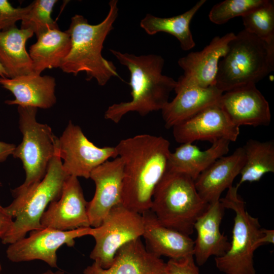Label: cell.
Returning <instances> with one entry per match:
<instances>
[{
	"label": "cell",
	"mask_w": 274,
	"mask_h": 274,
	"mask_svg": "<svg viewBox=\"0 0 274 274\" xmlns=\"http://www.w3.org/2000/svg\"><path fill=\"white\" fill-rule=\"evenodd\" d=\"M230 142L220 139L202 151L192 143L182 144L168 157L167 169L185 174L194 181L213 162L229 152Z\"/></svg>",
	"instance_id": "obj_23"
},
{
	"label": "cell",
	"mask_w": 274,
	"mask_h": 274,
	"mask_svg": "<svg viewBox=\"0 0 274 274\" xmlns=\"http://www.w3.org/2000/svg\"><path fill=\"white\" fill-rule=\"evenodd\" d=\"M0 85L15 97L5 101L9 105L47 109L56 102L55 79L51 76L32 73L12 79L0 77Z\"/></svg>",
	"instance_id": "obj_21"
},
{
	"label": "cell",
	"mask_w": 274,
	"mask_h": 274,
	"mask_svg": "<svg viewBox=\"0 0 274 274\" xmlns=\"http://www.w3.org/2000/svg\"><path fill=\"white\" fill-rule=\"evenodd\" d=\"M206 1L200 0L189 10L173 17L162 18L147 14L141 20L140 26L149 35H154L159 32L169 33L179 41L183 50H189L195 46L190 24Z\"/></svg>",
	"instance_id": "obj_26"
},
{
	"label": "cell",
	"mask_w": 274,
	"mask_h": 274,
	"mask_svg": "<svg viewBox=\"0 0 274 274\" xmlns=\"http://www.w3.org/2000/svg\"><path fill=\"white\" fill-rule=\"evenodd\" d=\"M87 205L78 178L67 176L60 197L43 213L41 226L62 231L91 227Z\"/></svg>",
	"instance_id": "obj_12"
},
{
	"label": "cell",
	"mask_w": 274,
	"mask_h": 274,
	"mask_svg": "<svg viewBox=\"0 0 274 274\" xmlns=\"http://www.w3.org/2000/svg\"><path fill=\"white\" fill-rule=\"evenodd\" d=\"M33 34L30 29L16 26L0 32V64L7 78L34 73L32 60L25 48L27 41Z\"/></svg>",
	"instance_id": "obj_24"
},
{
	"label": "cell",
	"mask_w": 274,
	"mask_h": 274,
	"mask_svg": "<svg viewBox=\"0 0 274 274\" xmlns=\"http://www.w3.org/2000/svg\"><path fill=\"white\" fill-rule=\"evenodd\" d=\"M263 235L258 241V245L260 246L265 244H272L274 243V230L263 228Z\"/></svg>",
	"instance_id": "obj_35"
},
{
	"label": "cell",
	"mask_w": 274,
	"mask_h": 274,
	"mask_svg": "<svg viewBox=\"0 0 274 274\" xmlns=\"http://www.w3.org/2000/svg\"><path fill=\"white\" fill-rule=\"evenodd\" d=\"M57 0H35L31 2L28 12L21 20L20 28L30 29L37 37L51 29L59 28L51 17Z\"/></svg>",
	"instance_id": "obj_29"
},
{
	"label": "cell",
	"mask_w": 274,
	"mask_h": 274,
	"mask_svg": "<svg viewBox=\"0 0 274 274\" xmlns=\"http://www.w3.org/2000/svg\"><path fill=\"white\" fill-rule=\"evenodd\" d=\"M165 267L166 263L149 251L139 238L122 246L109 268L93 262L83 274H166Z\"/></svg>",
	"instance_id": "obj_17"
},
{
	"label": "cell",
	"mask_w": 274,
	"mask_h": 274,
	"mask_svg": "<svg viewBox=\"0 0 274 274\" xmlns=\"http://www.w3.org/2000/svg\"><path fill=\"white\" fill-rule=\"evenodd\" d=\"M176 141L180 144L196 141L212 143L220 139L235 142L239 127L229 119L219 104L210 106L173 127Z\"/></svg>",
	"instance_id": "obj_14"
},
{
	"label": "cell",
	"mask_w": 274,
	"mask_h": 274,
	"mask_svg": "<svg viewBox=\"0 0 274 274\" xmlns=\"http://www.w3.org/2000/svg\"><path fill=\"white\" fill-rule=\"evenodd\" d=\"M0 77L3 78H7L6 73L1 64H0Z\"/></svg>",
	"instance_id": "obj_37"
},
{
	"label": "cell",
	"mask_w": 274,
	"mask_h": 274,
	"mask_svg": "<svg viewBox=\"0 0 274 274\" xmlns=\"http://www.w3.org/2000/svg\"><path fill=\"white\" fill-rule=\"evenodd\" d=\"M67 176L60 156L56 154L39 183L24 193L13 196L14 200L5 209L15 220L1 239L3 244H11L25 237L28 232L43 228L41 218L50 203L60 197Z\"/></svg>",
	"instance_id": "obj_6"
},
{
	"label": "cell",
	"mask_w": 274,
	"mask_h": 274,
	"mask_svg": "<svg viewBox=\"0 0 274 274\" xmlns=\"http://www.w3.org/2000/svg\"><path fill=\"white\" fill-rule=\"evenodd\" d=\"M16 146L0 141V163L6 160L9 155H12Z\"/></svg>",
	"instance_id": "obj_34"
},
{
	"label": "cell",
	"mask_w": 274,
	"mask_h": 274,
	"mask_svg": "<svg viewBox=\"0 0 274 274\" xmlns=\"http://www.w3.org/2000/svg\"><path fill=\"white\" fill-rule=\"evenodd\" d=\"M266 1L225 0L212 7L209 14V18L215 24H222L234 17H242L262 5Z\"/></svg>",
	"instance_id": "obj_30"
},
{
	"label": "cell",
	"mask_w": 274,
	"mask_h": 274,
	"mask_svg": "<svg viewBox=\"0 0 274 274\" xmlns=\"http://www.w3.org/2000/svg\"><path fill=\"white\" fill-rule=\"evenodd\" d=\"M37 110L33 107H18L22 140L12 155L21 160L25 179L22 185L12 190L13 196L23 194L39 183L45 177L51 159L57 154L58 138L48 125L37 121Z\"/></svg>",
	"instance_id": "obj_7"
},
{
	"label": "cell",
	"mask_w": 274,
	"mask_h": 274,
	"mask_svg": "<svg viewBox=\"0 0 274 274\" xmlns=\"http://www.w3.org/2000/svg\"><path fill=\"white\" fill-rule=\"evenodd\" d=\"M57 154L62 168L67 176L90 178V174L96 167L117 157L115 147H98L85 135L81 127L71 121L57 142Z\"/></svg>",
	"instance_id": "obj_10"
},
{
	"label": "cell",
	"mask_w": 274,
	"mask_h": 274,
	"mask_svg": "<svg viewBox=\"0 0 274 274\" xmlns=\"http://www.w3.org/2000/svg\"><path fill=\"white\" fill-rule=\"evenodd\" d=\"M245 159L243 147H238L231 155L220 157L203 171L194 181L200 197L208 204L219 200L222 193L232 186Z\"/></svg>",
	"instance_id": "obj_20"
},
{
	"label": "cell",
	"mask_w": 274,
	"mask_h": 274,
	"mask_svg": "<svg viewBox=\"0 0 274 274\" xmlns=\"http://www.w3.org/2000/svg\"><path fill=\"white\" fill-rule=\"evenodd\" d=\"M274 68V47L245 30L229 42L220 60L215 86L223 92L255 84Z\"/></svg>",
	"instance_id": "obj_4"
},
{
	"label": "cell",
	"mask_w": 274,
	"mask_h": 274,
	"mask_svg": "<svg viewBox=\"0 0 274 274\" xmlns=\"http://www.w3.org/2000/svg\"><path fill=\"white\" fill-rule=\"evenodd\" d=\"M143 236L149 251L160 257L179 259L193 254L194 241L189 235L162 225L151 210L142 214Z\"/></svg>",
	"instance_id": "obj_22"
},
{
	"label": "cell",
	"mask_w": 274,
	"mask_h": 274,
	"mask_svg": "<svg viewBox=\"0 0 274 274\" xmlns=\"http://www.w3.org/2000/svg\"><path fill=\"white\" fill-rule=\"evenodd\" d=\"M174 89L175 98L161 110L166 129L191 118L203 109L219 103L223 92L216 86L203 88L190 82L182 75Z\"/></svg>",
	"instance_id": "obj_16"
},
{
	"label": "cell",
	"mask_w": 274,
	"mask_h": 274,
	"mask_svg": "<svg viewBox=\"0 0 274 274\" xmlns=\"http://www.w3.org/2000/svg\"><path fill=\"white\" fill-rule=\"evenodd\" d=\"M1 184H1V182H0V186L1 185Z\"/></svg>",
	"instance_id": "obj_39"
},
{
	"label": "cell",
	"mask_w": 274,
	"mask_h": 274,
	"mask_svg": "<svg viewBox=\"0 0 274 274\" xmlns=\"http://www.w3.org/2000/svg\"><path fill=\"white\" fill-rule=\"evenodd\" d=\"M120 64L130 72L132 98L110 106L104 117L115 123H119L123 116L135 112L142 116L161 110L169 101V94L174 90L177 81L162 74L164 60L157 54L135 55L110 49Z\"/></svg>",
	"instance_id": "obj_2"
},
{
	"label": "cell",
	"mask_w": 274,
	"mask_h": 274,
	"mask_svg": "<svg viewBox=\"0 0 274 274\" xmlns=\"http://www.w3.org/2000/svg\"><path fill=\"white\" fill-rule=\"evenodd\" d=\"M41 274H65V272L62 270H57L56 271H52L51 270H48Z\"/></svg>",
	"instance_id": "obj_36"
},
{
	"label": "cell",
	"mask_w": 274,
	"mask_h": 274,
	"mask_svg": "<svg viewBox=\"0 0 274 274\" xmlns=\"http://www.w3.org/2000/svg\"><path fill=\"white\" fill-rule=\"evenodd\" d=\"M243 148L246 159L236 186L238 188L245 182H258L265 174L274 173L273 140L261 142L250 139Z\"/></svg>",
	"instance_id": "obj_27"
},
{
	"label": "cell",
	"mask_w": 274,
	"mask_h": 274,
	"mask_svg": "<svg viewBox=\"0 0 274 274\" xmlns=\"http://www.w3.org/2000/svg\"><path fill=\"white\" fill-rule=\"evenodd\" d=\"M244 30L274 47V2L266 0L242 17Z\"/></svg>",
	"instance_id": "obj_28"
},
{
	"label": "cell",
	"mask_w": 274,
	"mask_h": 274,
	"mask_svg": "<svg viewBox=\"0 0 274 274\" xmlns=\"http://www.w3.org/2000/svg\"><path fill=\"white\" fill-rule=\"evenodd\" d=\"M224 210L219 200L210 203L194 224L197 237L194 241L193 255L199 266L203 265L212 256H223L230 248L227 236L220 230Z\"/></svg>",
	"instance_id": "obj_19"
},
{
	"label": "cell",
	"mask_w": 274,
	"mask_h": 274,
	"mask_svg": "<svg viewBox=\"0 0 274 274\" xmlns=\"http://www.w3.org/2000/svg\"><path fill=\"white\" fill-rule=\"evenodd\" d=\"M123 162L117 157L94 168L90 178L94 182L93 197L88 202L87 212L91 227L99 226L111 210L122 204Z\"/></svg>",
	"instance_id": "obj_13"
},
{
	"label": "cell",
	"mask_w": 274,
	"mask_h": 274,
	"mask_svg": "<svg viewBox=\"0 0 274 274\" xmlns=\"http://www.w3.org/2000/svg\"><path fill=\"white\" fill-rule=\"evenodd\" d=\"M2 270V267L1 263L0 262V273L1 272Z\"/></svg>",
	"instance_id": "obj_38"
},
{
	"label": "cell",
	"mask_w": 274,
	"mask_h": 274,
	"mask_svg": "<svg viewBox=\"0 0 274 274\" xmlns=\"http://www.w3.org/2000/svg\"><path fill=\"white\" fill-rule=\"evenodd\" d=\"M93 227L62 231L43 227L29 232V235L10 244L6 250L8 259L13 262L41 260L57 268V251L63 245L73 247L75 239L91 235Z\"/></svg>",
	"instance_id": "obj_11"
},
{
	"label": "cell",
	"mask_w": 274,
	"mask_h": 274,
	"mask_svg": "<svg viewBox=\"0 0 274 274\" xmlns=\"http://www.w3.org/2000/svg\"><path fill=\"white\" fill-rule=\"evenodd\" d=\"M236 126H267L271 121L268 101L255 84L223 92L218 103Z\"/></svg>",
	"instance_id": "obj_15"
},
{
	"label": "cell",
	"mask_w": 274,
	"mask_h": 274,
	"mask_svg": "<svg viewBox=\"0 0 274 274\" xmlns=\"http://www.w3.org/2000/svg\"><path fill=\"white\" fill-rule=\"evenodd\" d=\"M238 189L231 186L225 196L219 199L225 209L233 211L235 216L230 248L224 255L215 258V264L219 270L226 274H256L254 253L259 247L258 241L263 235V228L258 218L247 211Z\"/></svg>",
	"instance_id": "obj_8"
},
{
	"label": "cell",
	"mask_w": 274,
	"mask_h": 274,
	"mask_svg": "<svg viewBox=\"0 0 274 274\" xmlns=\"http://www.w3.org/2000/svg\"><path fill=\"white\" fill-rule=\"evenodd\" d=\"M37 38V42L30 46L28 51L33 73L41 75L46 69L60 68L71 50L69 34L59 28L51 29Z\"/></svg>",
	"instance_id": "obj_25"
},
{
	"label": "cell",
	"mask_w": 274,
	"mask_h": 274,
	"mask_svg": "<svg viewBox=\"0 0 274 274\" xmlns=\"http://www.w3.org/2000/svg\"><path fill=\"white\" fill-rule=\"evenodd\" d=\"M235 35L229 32L222 37L216 36L202 50L180 58L178 63L184 71L182 76L201 87L215 86L219 61L226 54L229 42Z\"/></svg>",
	"instance_id": "obj_18"
},
{
	"label": "cell",
	"mask_w": 274,
	"mask_h": 274,
	"mask_svg": "<svg viewBox=\"0 0 274 274\" xmlns=\"http://www.w3.org/2000/svg\"><path fill=\"white\" fill-rule=\"evenodd\" d=\"M209 204L199 196L192 178L166 169L155 189L150 210L164 226L189 236Z\"/></svg>",
	"instance_id": "obj_5"
},
{
	"label": "cell",
	"mask_w": 274,
	"mask_h": 274,
	"mask_svg": "<svg viewBox=\"0 0 274 274\" xmlns=\"http://www.w3.org/2000/svg\"><path fill=\"white\" fill-rule=\"evenodd\" d=\"M109 5L106 17L97 24H89L81 15L72 17L66 30L71 38V48L60 67L75 76L85 72L86 80L95 79L100 86L105 85L112 77L120 78L113 62L104 58L101 53L104 42L114 29L118 15V1L111 0Z\"/></svg>",
	"instance_id": "obj_3"
},
{
	"label": "cell",
	"mask_w": 274,
	"mask_h": 274,
	"mask_svg": "<svg viewBox=\"0 0 274 274\" xmlns=\"http://www.w3.org/2000/svg\"><path fill=\"white\" fill-rule=\"evenodd\" d=\"M144 231L142 215L122 204L113 208L101 224L93 228L95 245L90 258L104 268L112 264L117 251L141 237Z\"/></svg>",
	"instance_id": "obj_9"
},
{
	"label": "cell",
	"mask_w": 274,
	"mask_h": 274,
	"mask_svg": "<svg viewBox=\"0 0 274 274\" xmlns=\"http://www.w3.org/2000/svg\"><path fill=\"white\" fill-rule=\"evenodd\" d=\"M166 274H200L193 254L179 259H170L166 263Z\"/></svg>",
	"instance_id": "obj_32"
},
{
	"label": "cell",
	"mask_w": 274,
	"mask_h": 274,
	"mask_svg": "<svg viewBox=\"0 0 274 274\" xmlns=\"http://www.w3.org/2000/svg\"><path fill=\"white\" fill-rule=\"evenodd\" d=\"M30 8V4L24 7H14L7 0H0V32L16 25L22 20Z\"/></svg>",
	"instance_id": "obj_31"
},
{
	"label": "cell",
	"mask_w": 274,
	"mask_h": 274,
	"mask_svg": "<svg viewBox=\"0 0 274 274\" xmlns=\"http://www.w3.org/2000/svg\"><path fill=\"white\" fill-rule=\"evenodd\" d=\"M13 223V218L5 207L0 205V238L2 239L8 232Z\"/></svg>",
	"instance_id": "obj_33"
},
{
	"label": "cell",
	"mask_w": 274,
	"mask_h": 274,
	"mask_svg": "<svg viewBox=\"0 0 274 274\" xmlns=\"http://www.w3.org/2000/svg\"><path fill=\"white\" fill-rule=\"evenodd\" d=\"M115 147L124 165L122 204L141 214L150 210L155 189L167 169L169 142L142 134L121 140Z\"/></svg>",
	"instance_id": "obj_1"
}]
</instances>
